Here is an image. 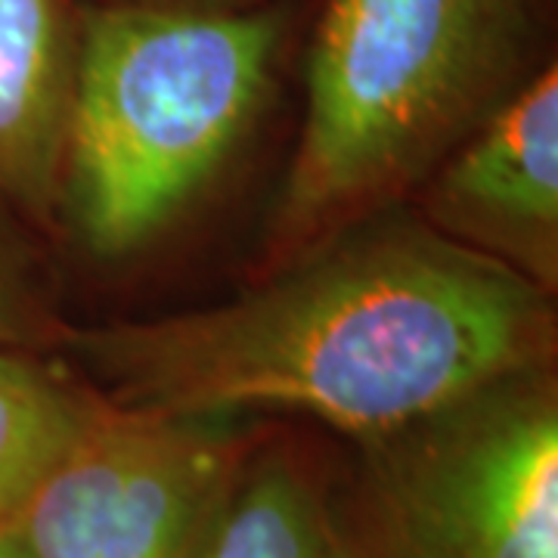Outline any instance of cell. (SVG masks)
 Instances as JSON below:
<instances>
[{
    "label": "cell",
    "instance_id": "1",
    "mask_svg": "<svg viewBox=\"0 0 558 558\" xmlns=\"http://www.w3.org/2000/svg\"><path fill=\"white\" fill-rule=\"evenodd\" d=\"M112 407L282 410L381 440L556 354L549 292L425 220H363L218 307L69 332Z\"/></svg>",
    "mask_w": 558,
    "mask_h": 558
},
{
    "label": "cell",
    "instance_id": "2",
    "mask_svg": "<svg viewBox=\"0 0 558 558\" xmlns=\"http://www.w3.org/2000/svg\"><path fill=\"white\" fill-rule=\"evenodd\" d=\"M282 22L199 0H78L60 215L97 258L156 242L236 153Z\"/></svg>",
    "mask_w": 558,
    "mask_h": 558
},
{
    "label": "cell",
    "instance_id": "3",
    "mask_svg": "<svg viewBox=\"0 0 558 558\" xmlns=\"http://www.w3.org/2000/svg\"><path fill=\"white\" fill-rule=\"evenodd\" d=\"M527 44V0H326L270 258L407 196L524 81Z\"/></svg>",
    "mask_w": 558,
    "mask_h": 558
},
{
    "label": "cell",
    "instance_id": "4",
    "mask_svg": "<svg viewBox=\"0 0 558 558\" xmlns=\"http://www.w3.org/2000/svg\"><path fill=\"white\" fill-rule=\"evenodd\" d=\"M373 447L385 558H558V398L546 369Z\"/></svg>",
    "mask_w": 558,
    "mask_h": 558
},
{
    "label": "cell",
    "instance_id": "5",
    "mask_svg": "<svg viewBox=\"0 0 558 558\" xmlns=\"http://www.w3.org/2000/svg\"><path fill=\"white\" fill-rule=\"evenodd\" d=\"M236 416L100 403L16 515L32 558H196L240 475Z\"/></svg>",
    "mask_w": 558,
    "mask_h": 558
},
{
    "label": "cell",
    "instance_id": "6",
    "mask_svg": "<svg viewBox=\"0 0 558 558\" xmlns=\"http://www.w3.org/2000/svg\"><path fill=\"white\" fill-rule=\"evenodd\" d=\"M425 223L484 258L558 282V69L524 78L428 174Z\"/></svg>",
    "mask_w": 558,
    "mask_h": 558
},
{
    "label": "cell",
    "instance_id": "7",
    "mask_svg": "<svg viewBox=\"0 0 558 558\" xmlns=\"http://www.w3.org/2000/svg\"><path fill=\"white\" fill-rule=\"evenodd\" d=\"M78 0H0V211H60Z\"/></svg>",
    "mask_w": 558,
    "mask_h": 558
},
{
    "label": "cell",
    "instance_id": "8",
    "mask_svg": "<svg viewBox=\"0 0 558 558\" xmlns=\"http://www.w3.org/2000/svg\"><path fill=\"white\" fill-rule=\"evenodd\" d=\"M100 403L32 351L0 348V521L20 515Z\"/></svg>",
    "mask_w": 558,
    "mask_h": 558
},
{
    "label": "cell",
    "instance_id": "9",
    "mask_svg": "<svg viewBox=\"0 0 558 558\" xmlns=\"http://www.w3.org/2000/svg\"><path fill=\"white\" fill-rule=\"evenodd\" d=\"M196 558H348L317 487L295 462L267 459L233 481Z\"/></svg>",
    "mask_w": 558,
    "mask_h": 558
},
{
    "label": "cell",
    "instance_id": "10",
    "mask_svg": "<svg viewBox=\"0 0 558 558\" xmlns=\"http://www.w3.org/2000/svg\"><path fill=\"white\" fill-rule=\"evenodd\" d=\"M65 336L35 260L13 230L10 215L0 211V348L38 351L65 341Z\"/></svg>",
    "mask_w": 558,
    "mask_h": 558
},
{
    "label": "cell",
    "instance_id": "11",
    "mask_svg": "<svg viewBox=\"0 0 558 558\" xmlns=\"http://www.w3.org/2000/svg\"><path fill=\"white\" fill-rule=\"evenodd\" d=\"M0 558H32L25 549V539L16 519L0 521Z\"/></svg>",
    "mask_w": 558,
    "mask_h": 558
}]
</instances>
